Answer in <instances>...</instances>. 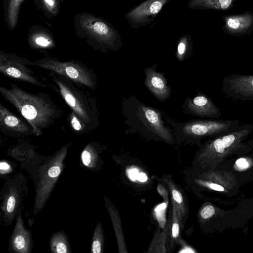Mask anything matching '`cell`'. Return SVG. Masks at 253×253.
I'll return each mask as SVG.
<instances>
[{
	"label": "cell",
	"instance_id": "6da1fadb",
	"mask_svg": "<svg viewBox=\"0 0 253 253\" xmlns=\"http://www.w3.org/2000/svg\"><path fill=\"white\" fill-rule=\"evenodd\" d=\"M0 93L25 119L36 136L42 135L61 115L59 107L46 93L29 92L12 83L9 88L0 86Z\"/></svg>",
	"mask_w": 253,
	"mask_h": 253
},
{
	"label": "cell",
	"instance_id": "7a4b0ae2",
	"mask_svg": "<svg viewBox=\"0 0 253 253\" xmlns=\"http://www.w3.org/2000/svg\"><path fill=\"white\" fill-rule=\"evenodd\" d=\"M122 107L125 123L129 127L126 132H138L144 136L173 143L172 130L165 125L161 113L156 109L144 104L134 96L124 98Z\"/></svg>",
	"mask_w": 253,
	"mask_h": 253
},
{
	"label": "cell",
	"instance_id": "3957f363",
	"mask_svg": "<svg viewBox=\"0 0 253 253\" xmlns=\"http://www.w3.org/2000/svg\"><path fill=\"white\" fill-rule=\"evenodd\" d=\"M253 132L251 124L241 125L237 129L206 141L198 151L195 162L201 168H214L230 155L245 149L244 141Z\"/></svg>",
	"mask_w": 253,
	"mask_h": 253
},
{
	"label": "cell",
	"instance_id": "277c9868",
	"mask_svg": "<svg viewBox=\"0 0 253 253\" xmlns=\"http://www.w3.org/2000/svg\"><path fill=\"white\" fill-rule=\"evenodd\" d=\"M55 85L51 86L61 96L71 111L76 114L85 125L88 131L99 125V112L96 99L84 89L66 78L50 72Z\"/></svg>",
	"mask_w": 253,
	"mask_h": 253
},
{
	"label": "cell",
	"instance_id": "5b68a950",
	"mask_svg": "<svg viewBox=\"0 0 253 253\" xmlns=\"http://www.w3.org/2000/svg\"><path fill=\"white\" fill-rule=\"evenodd\" d=\"M164 118L172 126L176 137L190 141H198L206 137H214L235 130L241 126L238 120L194 119L179 123Z\"/></svg>",
	"mask_w": 253,
	"mask_h": 253
},
{
	"label": "cell",
	"instance_id": "8992f818",
	"mask_svg": "<svg viewBox=\"0 0 253 253\" xmlns=\"http://www.w3.org/2000/svg\"><path fill=\"white\" fill-rule=\"evenodd\" d=\"M71 143L66 144L48 157L40 168L39 180L36 185L34 207L35 214L43 208L64 168V161Z\"/></svg>",
	"mask_w": 253,
	"mask_h": 253
},
{
	"label": "cell",
	"instance_id": "52a82bcc",
	"mask_svg": "<svg viewBox=\"0 0 253 253\" xmlns=\"http://www.w3.org/2000/svg\"><path fill=\"white\" fill-rule=\"evenodd\" d=\"M25 63L49 70L85 87L96 88L97 82L95 73L80 61H61L55 58H46L37 61L26 59Z\"/></svg>",
	"mask_w": 253,
	"mask_h": 253
},
{
	"label": "cell",
	"instance_id": "ba28073f",
	"mask_svg": "<svg viewBox=\"0 0 253 253\" xmlns=\"http://www.w3.org/2000/svg\"><path fill=\"white\" fill-rule=\"evenodd\" d=\"M26 183L20 173L5 181L0 198L1 221L4 225H10L20 209Z\"/></svg>",
	"mask_w": 253,
	"mask_h": 253
},
{
	"label": "cell",
	"instance_id": "9c48e42d",
	"mask_svg": "<svg viewBox=\"0 0 253 253\" xmlns=\"http://www.w3.org/2000/svg\"><path fill=\"white\" fill-rule=\"evenodd\" d=\"M0 72L3 76L19 82L46 87V85L35 76L34 72L28 67L25 63V58L1 54L0 56Z\"/></svg>",
	"mask_w": 253,
	"mask_h": 253
},
{
	"label": "cell",
	"instance_id": "30bf717a",
	"mask_svg": "<svg viewBox=\"0 0 253 253\" xmlns=\"http://www.w3.org/2000/svg\"><path fill=\"white\" fill-rule=\"evenodd\" d=\"M221 90L232 99L253 101V75L233 74L224 77Z\"/></svg>",
	"mask_w": 253,
	"mask_h": 253
},
{
	"label": "cell",
	"instance_id": "8fae6325",
	"mask_svg": "<svg viewBox=\"0 0 253 253\" xmlns=\"http://www.w3.org/2000/svg\"><path fill=\"white\" fill-rule=\"evenodd\" d=\"M170 0H146L129 10L126 14V18L132 28L146 26L156 19L162 9Z\"/></svg>",
	"mask_w": 253,
	"mask_h": 253
},
{
	"label": "cell",
	"instance_id": "7c38bea8",
	"mask_svg": "<svg viewBox=\"0 0 253 253\" xmlns=\"http://www.w3.org/2000/svg\"><path fill=\"white\" fill-rule=\"evenodd\" d=\"M185 114L202 118L219 119L222 116L221 110L206 94L199 92L194 97H187L183 105Z\"/></svg>",
	"mask_w": 253,
	"mask_h": 253
},
{
	"label": "cell",
	"instance_id": "4fadbf2b",
	"mask_svg": "<svg viewBox=\"0 0 253 253\" xmlns=\"http://www.w3.org/2000/svg\"><path fill=\"white\" fill-rule=\"evenodd\" d=\"M0 129L3 133L21 137L34 134L31 126L0 103Z\"/></svg>",
	"mask_w": 253,
	"mask_h": 253
},
{
	"label": "cell",
	"instance_id": "5bb4252c",
	"mask_svg": "<svg viewBox=\"0 0 253 253\" xmlns=\"http://www.w3.org/2000/svg\"><path fill=\"white\" fill-rule=\"evenodd\" d=\"M222 30L229 35L242 37L253 32V12L246 11L237 14H228L222 17Z\"/></svg>",
	"mask_w": 253,
	"mask_h": 253
},
{
	"label": "cell",
	"instance_id": "9a60e30c",
	"mask_svg": "<svg viewBox=\"0 0 253 253\" xmlns=\"http://www.w3.org/2000/svg\"><path fill=\"white\" fill-rule=\"evenodd\" d=\"M16 217V222L9 240V248L13 253H29L33 247L31 233L24 226L21 209Z\"/></svg>",
	"mask_w": 253,
	"mask_h": 253
},
{
	"label": "cell",
	"instance_id": "2e32d148",
	"mask_svg": "<svg viewBox=\"0 0 253 253\" xmlns=\"http://www.w3.org/2000/svg\"><path fill=\"white\" fill-rule=\"evenodd\" d=\"M157 66L155 64L144 70L145 84L156 98L164 101L169 97L171 88L164 74L156 71Z\"/></svg>",
	"mask_w": 253,
	"mask_h": 253
},
{
	"label": "cell",
	"instance_id": "e0dca14e",
	"mask_svg": "<svg viewBox=\"0 0 253 253\" xmlns=\"http://www.w3.org/2000/svg\"><path fill=\"white\" fill-rule=\"evenodd\" d=\"M228 173L221 171H209L200 175V178L196 179L199 185L209 189L219 191L226 192L233 187L235 181Z\"/></svg>",
	"mask_w": 253,
	"mask_h": 253
},
{
	"label": "cell",
	"instance_id": "ac0fdd59",
	"mask_svg": "<svg viewBox=\"0 0 253 253\" xmlns=\"http://www.w3.org/2000/svg\"><path fill=\"white\" fill-rule=\"evenodd\" d=\"M104 200L115 233L119 252L120 253H127L128 252L125 242L120 215L109 200L106 197L104 198Z\"/></svg>",
	"mask_w": 253,
	"mask_h": 253
},
{
	"label": "cell",
	"instance_id": "d6986e66",
	"mask_svg": "<svg viewBox=\"0 0 253 253\" xmlns=\"http://www.w3.org/2000/svg\"><path fill=\"white\" fill-rule=\"evenodd\" d=\"M239 0H189L188 7L197 10L213 9L226 11L233 6Z\"/></svg>",
	"mask_w": 253,
	"mask_h": 253
},
{
	"label": "cell",
	"instance_id": "ffe728a7",
	"mask_svg": "<svg viewBox=\"0 0 253 253\" xmlns=\"http://www.w3.org/2000/svg\"><path fill=\"white\" fill-rule=\"evenodd\" d=\"M163 180L167 184L171 195V204L177 209L178 217L183 224L187 209L183 194L171 179L164 177Z\"/></svg>",
	"mask_w": 253,
	"mask_h": 253
},
{
	"label": "cell",
	"instance_id": "44dd1931",
	"mask_svg": "<svg viewBox=\"0 0 253 253\" xmlns=\"http://www.w3.org/2000/svg\"><path fill=\"white\" fill-rule=\"evenodd\" d=\"M83 164L88 169L94 170L99 164V146L95 142L87 144L83 149L81 156Z\"/></svg>",
	"mask_w": 253,
	"mask_h": 253
},
{
	"label": "cell",
	"instance_id": "7402d4cb",
	"mask_svg": "<svg viewBox=\"0 0 253 253\" xmlns=\"http://www.w3.org/2000/svg\"><path fill=\"white\" fill-rule=\"evenodd\" d=\"M50 251L53 253H70L71 248L66 234L59 231L52 235L50 240Z\"/></svg>",
	"mask_w": 253,
	"mask_h": 253
},
{
	"label": "cell",
	"instance_id": "603a6c76",
	"mask_svg": "<svg viewBox=\"0 0 253 253\" xmlns=\"http://www.w3.org/2000/svg\"><path fill=\"white\" fill-rule=\"evenodd\" d=\"M170 225L171 218H169L165 230L162 232L160 233L159 235L158 234H156V237H155L149 248L148 251L149 253L166 252L165 244Z\"/></svg>",
	"mask_w": 253,
	"mask_h": 253
},
{
	"label": "cell",
	"instance_id": "cb8c5ba5",
	"mask_svg": "<svg viewBox=\"0 0 253 253\" xmlns=\"http://www.w3.org/2000/svg\"><path fill=\"white\" fill-rule=\"evenodd\" d=\"M182 221L178 217L177 209L172 205V213L171 219V233H170V247L173 245L174 242H177L179 240V236L181 228H183Z\"/></svg>",
	"mask_w": 253,
	"mask_h": 253
},
{
	"label": "cell",
	"instance_id": "d4e9b609",
	"mask_svg": "<svg viewBox=\"0 0 253 253\" xmlns=\"http://www.w3.org/2000/svg\"><path fill=\"white\" fill-rule=\"evenodd\" d=\"M104 232L102 225L98 222L94 229L91 244V252L102 253L104 250Z\"/></svg>",
	"mask_w": 253,
	"mask_h": 253
},
{
	"label": "cell",
	"instance_id": "484cf974",
	"mask_svg": "<svg viewBox=\"0 0 253 253\" xmlns=\"http://www.w3.org/2000/svg\"><path fill=\"white\" fill-rule=\"evenodd\" d=\"M193 49L191 37L184 35L178 41L176 57L179 61H183L188 57V54L191 53Z\"/></svg>",
	"mask_w": 253,
	"mask_h": 253
},
{
	"label": "cell",
	"instance_id": "4316f807",
	"mask_svg": "<svg viewBox=\"0 0 253 253\" xmlns=\"http://www.w3.org/2000/svg\"><path fill=\"white\" fill-rule=\"evenodd\" d=\"M68 122L72 130L78 135L88 132L81 119L72 111L68 116Z\"/></svg>",
	"mask_w": 253,
	"mask_h": 253
},
{
	"label": "cell",
	"instance_id": "83f0119b",
	"mask_svg": "<svg viewBox=\"0 0 253 253\" xmlns=\"http://www.w3.org/2000/svg\"><path fill=\"white\" fill-rule=\"evenodd\" d=\"M215 213V208L211 205L204 206L199 211V216L203 220H207L211 217Z\"/></svg>",
	"mask_w": 253,
	"mask_h": 253
},
{
	"label": "cell",
	"instance_id": "f1b7e54d",
	"mask_svg": "<svg viewBox=\"0 0 253 253\" xmlns=\"http://www.w3.org/2000/svg\"><path fill=\"white\" fill-rule=\"evenodd\" d=\"M253 164L252 159L250 158H240L236 161L234 168L238 170H245L249 169Z\"/></svg>",
	"mask_w": 253,
	"mask_h": 253
},
{
	"label": "cell",
	"instance_id": "f546056e",
	"mask_svg": "<svg viewBox=\"0 0 253 253\" xmlns=\"http://www.w3.org/2000/svg\"><path fill=\"white\" fill-rule=\"evenodd\" d=\"M12 170L10 164L6 161H1L0 163V172L1 175L10 173Z\"/></svg>",
	"mask_w": 253,
	"mask_h": 253
},
{
	"label": "cell",
	"instance_id": "4dcf8cb0",
	"mask_svg": "<svg viewBox=\"0 0 253 253\" xmlns=\"http://www.w3.org/2000/svg\"><path fill=\"white\" fill-rule=\"evenodd\" d=\"M35 42L38 45L43 47H47L50 44V41L43 37L37 38L35 40Z\"/></svg>",
	"mask_w": 253,
	"mask_h": 253
},
{
	"label": "cell",
	"instance_id": "1f68e13d",
	"mask_svg": "<svg viewBox=\"0 0 253 253\" xmlns=\"http://www.w3.org/2000/svg\"><path fill=\"white\" fill-rule=\"evenodd\" d=\"M45 1L51 6L53 5L55 3V0H45Z\"/></svg>",
	"mask_w": 253,
	"mask_h": 253
}]
</instances>
